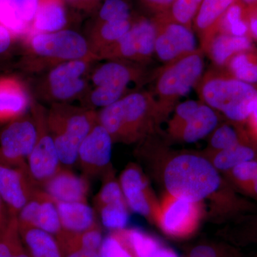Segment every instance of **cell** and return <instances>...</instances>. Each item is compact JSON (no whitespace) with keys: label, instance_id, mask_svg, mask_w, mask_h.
I'll return each instance as SVG.
<instances>
[{"label":"cell","instance_id":"6da1fadb","mask_svg":"<svg viewBox=\"0 0 257 257\" xmlns=\"http://www.w3.org/2000/svg\"><path fill=\"white\" fill-rule=\"evenodd\" d=\"M153 93H128L111 105L102 108L97 121L110 134L114 143L133 144L155 131L163 120Z\"/></svg>","mask_w":257,"mask_h":257},{"label":"cell","instance_id":"7a4b0ae2","mask_svg":"<svg viewBox=\"0 0 257 257\" xmlns=\"http://www.w3.org/2000/svg\"><path fill=\"white\" fill-rule=\"evenodd\" d=\"M200 101L229 121L244 125L257 103V88L214 67L203 74L195 87Z\"/></svg>","mask_w":257,"mask_h":257},{"label":"cell","instance_id":"3957f363","mask_svg":"<svg viewBox=\"0 0 257 257\" xmlns=\"http://www.w3.org/2000/svg\"><path fill=\"white\" fill-rule=\"evenodd\" d=\"M163 179L167 194L194 202L210 197L222 184L210 160L191 153L171 158L164 170Z\"/></svg>","mask_w":257,"mask_h":257},{"label":"cell","instance_id":"277c9868","mask_svg":"<svg viewBox=\"0 0 257 257\" xmlns=\"http://www.w3.org/2000/svg\"><path fill=\"white\" fill-rule=\"evenodd\" d=\"M47 127L55 142L60 162L71 167L78 161L79 147L97 124V114L92 109L56 104L46 116Z\"/></svg>","mask_w":257,"mask_h":257},{"label":"cell","instance_id":"5b68a950","mask_svg":"<svg viewBox=\"0 0 257 257\" xmlns=\"http://www.w3.org/2000/svg\"><path fill=\"white\" fill-rule=\"evenodd\" d=\"M204 52L200 48L165 64L155 76V93L165 119L182 96L190 92L202 78Z\"/></svg>","mask_w":257,"mask_h":257},{"label":"cell","instance_id":"8992f818","mask_svg":"<svg viewBox=\"0 0 257 257\" xmlns=\"http://www.w3.org/2000/svg\"><path fill=\"white\" fill-rule=\"evenodd\" d=\"M156 28L153 20L140 19L118 41L101 50L96 57L102 60L149 63L155 54Z\"/></svg>","mask_w":257,"mask_h":257},{"label":"cell","instance_id":"52a82bcc","mask_svg":"<svg viewBox=\"0 0 257 257\" xmlns=\"http://www.w3.org/2000/svg\"><path fill=\"white\" fill-rule=\"evenodd\" d=\"M202 214L201 202H190L167 194L158 204L153 220L166 234L184 238L197 229Z\"/></svg>","mask_w":257,"mask_h":257},{"label":"cell","instance_id":"ba28073f","mask_svg":"<svg viewBox=\"0 0 257 257\" xmlns=\"http://www.w3.org/2000/svg\"><path fill=\"white\" fill-rule=\"evenodd\" d=\"M30 47L38 57L57 62L94 57L87 40L73 30L36 33L30 39Z\"/></svg>","mask_w":257,"mask_h":257},{"label":"cell","instance_id":"9c48e42d","mask_svg":"<svg viewBox=\"0 0 257 257\" xmlns=\"http://www.w3.org/2000/svg\"><path fill=\"white\" fill-rule=\"evenodd\" d=\"M155 53L164 64L197 50L192 29L171 20L167 13L156 15Z\"/></svg>","mask_w":257,"mask_h":257},{"label":"cell","instance_id":"30bf717a","mask_svg":"<svg viewBox=\"0 0 257 257\" xmlns=\"http://www.w3.org/2000/svg\"><path fill=\"white\" fill-rule=\"evenodd\" d=\"M38 138L35 120L20 117L10 121L0 134V162L26 165Z\"/></svg>","mask_w":257,"mask_h":257},{"label":"cell","instance_id":"8fae6325","mask_svg":"<svg viewBox=\"0 0 257 257\" xmlns=\"http://www.w3.org/2000/svg\"><path fill=\"white\" fill-rule=\"evenodd\" d=\"M35 119L38 138L33 150L27 160L29 173L35 183L42 184L48 181L60 171V157L55 142L47 127L46 116L40 111H37Z\"/></svg>","mask_w":257,"mask_h":257},{"label":"cell","instance_id":"7c38bea8","mask_svg":"<svg viewBox=\"0 0 257 257\" xmlns=\"http://www.w3.org/2000/svg\"><path fill=\"white\" fill-rule=\"evenodd\" d=\"M36 183L28 165H13L0 162V194L11 217L19 212L36 192Z\"/></svg>","mask_w":257,"mask_h":257},{"label":"cell","instance_id":"4fadbf2b","mask_svg":"<svg viewBox=\"0 0 257 257\" xmlns=\"http://www.w3.org/2000/svg\"><path fill=\"white\" fill-rule=\"evenodd\" d=\"M114 143L110 134L99 123L94 125L79 147L78 161L87 175L108 171Z\"/></svg>","mask_w":257,"mask_h":257},{"label":"cell","instance_id":"5bb4252c","mask_svg":"<svg viewBox=\"0 0 257 257\" xmlns=\"http://www.w3.org/2000/svg\"><path fill=\"white\" fill-rule=\"evenodd\" d=\"M119 182L128 208L150 220L154 219L159 204L149 188L146 177L138 166L128 165L121 172Z\"/></svg>","mask_w":257,"mask_h":257},{"label":"cell","instance_id":"9a60e30c","mask_svg":"<svg viewBox=\"0 0 257 257\" xmlns=\"http://www.w3.org/2000/svg\"><path fill=\"white\" fill-rule=\"evenodd\" d=\"M17 219L19 226H33L52 235L63 231L56 203L45 191L37 189Z\"/></svg>","mask_w":257,"mask_h":257},{"label":"cell","instance_id":"2e32d148","mask_svg":"<svg viewBox=\"0 0 257 257\" xmlns=\"http://www.w3.org/2000/svg\"><path fill=\"white\" fill-rule=\"evenodd\" d=\"M143 64L130 61L111 60L101 64L93 72L92 84L127 92L128 86L143 81L147 76Z\"/></svg>","mask_w":257,"mask_h":257},{"label":"cell","instance_id":"e0dca14e","mask_svg":"<svg viewBox=\"0 0 257 257\" xmlns=\"http://www.w3.org/2000/svg\"><path fill=\"white\" fill-rule=\"evenodd\" d=\"M43 187L55 202H87L89 190L87 179L66 169L61 168Z\"/></svg>","mask_w":257,"mask_h":257},{"label":"cell","instance_id":"ac0fdd59","mask_svg":"<svg viewBox=\"0 0 257 257\" xmlns=\"http://www.w3.org/2000/svg\"><path fill=\"white\" fill-rule=\"evenodd\" d=\"M238 0H203L192 25L205 54L209 44L218 35L219 24L228 8Z\"/></svg>","mask_w":257,"mask_h":257},{"label":"cell","instance_id":"d6986e66","mask_svg":"<svg viewBox=\"0 0 257 257\" xmlns=\"http://www.w3.org/2000/svg\"><path fill=\"white\" fill-rule=\"evenodd\" d=\"M28 104V94L18 80L0 79V122L22 117Z\"/></svg>","mask_w":257,"mask_h":257},{"label":"cell","instance_id":"ffe728a7","mask_svg":"<svg viewBox=\"0 0 257 257\" xmlns=\"http://www.w3.org/2000/svg\"><path fill=\"white\" fill-rule=\"evenodd\" d=\"M219 121L217 111L202 102L173 138L186 143H197L210 135L217 127Z\"/></svg>","mask_w":257,"mask_h":257},{"label":"cell","instance_id":"44dd1931","mask_svg":"<svg viewBox=\"0 0 257 257\" xmlns=\"http://www.w3.org/2000/svg\"><path fill=\"white\" fill-rule=\"evenodd\" d=\"M55 203L63 231L80 234L97 225L94 211L87 202Z\"/></svg>","mask_w":257,"mask_h":257},{"label":"cell","instance_id":"7402d4cb","mask_svg":"<svg viewBox=\"0 0 257 257\" xmlns=\"http://www.w3.org/2000/svg\"><path fill=\"white\" fill-rule=\"evenodd\" d=\"M252 42L248 36L218 34L211 40L205 55H208L216 67L224 68L233 56L253 48Z\"/></svg>","mask_w":257,"mask_h":257},{"label":"cell","instance_id":"603a6c76","mask_svg":"<svg viewBox=\"0 0 257 257\" xmlns=\"http://www.w3.org/2000/svg\"><path fill=\"white\" fill-rule=\"evenodd\" d=\"M63 0H39L33 28L39 33L60 31L67 25Z\"/></svg>","mask_w":257,"mask_h":257},{"label":"cell","instance_id":"cb8c5ba5","mask_svg":"<svg viewBox=\"0 0 257 257\" xmlns=\"http://www.w3.org/2000/svg\"><path fill=\"white\" fill-rule=\"evenodd\" d=\"M19 230L31 257H62L53 235L33 226H19Z\"/></svg>","mask_w":257,"mask_h":257},{"label":"cell","instance_id":"d4e9b609","mask_svg":"<svg viewBox=\"0 0 257 257\" xmlns=\"http://www.w3.org/2000/svg\"><path fill=\"white\" fill-rule=\"evenodd\" d=\"M211 162L218 171L228 172L236 165L247 162V161L256 160L257 144L249 141L239 144L212 154Z\"/></svg>","mask_w":257,"mask_h":257},{"label":"cell","instance_id":"484cf974","mask_svg":"<svg viewBox=\"0 0 257 257\" xmlns=\"http://www.w3.org/2000/svg\"><path fill=\"white\" fill-rule=\"evenodd\" d=\"M134 257H155L162 245L158 240L138 229L113 231Z\"/></svg>","mask_w":257,"mask_h":257},{"label":"cell","instance_id":"4316f807","mask_svg":"<svg viewBox=\"0 0 257 257\" xmlns=\"http://www.w3.org/2000/svg\"><path fill=\"white\" fill-rule=\"evenodd\" d=\"M209 151L211 154L226 150L239 144L252 141L243 125L228 121L218 125L211 134Z\"/></svg>","mask_w":257,"mask_h":257},{"label":"cell","instance_id":"83f0119b","mask_svg":"<svg viewBox=\"0 0 257 257\" xmlns=\"http://www.w3.org/2000/svg\"><path fill=\"white\" fill-rule=\"evenodd\" d=\"M235 79L248 84H257V50L239 52L230 59L224 67Z\"/></svg>","mask_w":257,"mask_h":257},{"label":"cell","instance_id":"f1b7e54d","mask_svg":"<svg viewBox=\"0 0 257 257\" xmlns=\"http://www.w3.org/2000/svg\"><path fill=\"white\" fill-rule=\"evenodd\" d=\"M133 22L130 20L118 21L102 22L96 29L93 37L91 52L96 55L103 49L118 41L131 28Z\"/></svg>","mask_w":257,"mask_h":257},{"label":"cell","instance_id":"f546056e","mask_svg":"<svg viewBox=\"0 0 257 257\" xmlns=\"http://www.w3.org/2000/svg\"><path fill=\"white\" fill-rule=\"evenodd\" d=\"M218 34L236 37L248 36L246 5L241 0L231 5L223 15Z\"/></svg>","mask_w":257,"mask_h":257},{"label":"cell","instance_id":"4dcf8cb0","mask_svg":"<svg viewBox=\"0 0 257 257\" xmlns=\"http://www.w3.org/2000/svg\"><path fill=\"white\" fill-rule=\"evenodd\" d=\"M92 58L88 57L57 64L54 68L51 69L47 75V85L50 87L84 77Z\"/></svg>","mask_w":257,"mask_h":257},{"label":"cell","instance_id":"1f68e13d","mask_svg":"<svg viewBox=\"0 0 257 257\" xmlns=\"http://www.w3.org/2000/svg\"><path fill=\"white\" fill-rule=\"evenodd\" d=\"M28 251L20 236L17 217H11L5 229L0 231V257H27Z\"/></svg>","mask_w":257,"mask_h":257},{"label":"cell","instance_id":"d6a6232c","mask_svg":"<svg viewBox=\"0 0 257 257\" xmlns=\"http://www.w3.org/2000/svg\"><path fill=\"white\" fill-rule=\"evenodd\" d=\"M103 226L113 231L126 229L128 221V207L126 204L105 205L99 209Z\"/></svg>","mask_w":257,"mask_h":257},{"label":"cell","instance_id":"836d02e7","mask_svg":"<svg viewBox=\"0 0 257 257\" xmlns=\"http://www.w3.org/2000/svg\"><path fill=\"white\" fill-rule=\"evenodd\" d=\"M203 0H174L167 14L171 20L192 29L193 21Z\"/></svg>","mask_w":257,"mask_h":257},{"label":"cell","instance_id":"e575fe53","mask_svg":"<svg viewBox=\"0 0 257 257\" xmlns=\"http://www.w3.org/2000/svg\"><path fill=\"white\" fill-rule=\"evenodd\" d=\"M94 201L98 209L109 204H126L119 182L108 173Z\"/></svg>","mask_w":257,"mask_h":257},{"label":"cell","instance_id":"d590c367","mask_svg":"<svg viewBox=\"0 0 257 257\" xmlns=\"http://www.w3.org/2000/svg\"><path fill=\"white\" fill-rule=\"evenodd\" d=\"M202 101L188 100L180 103L174 109L173 116L169 121L167 132L172 138L177 135L184 124L192 117L198 107L202 104Z\"/></svg>","mask_w":257,"mask_h":257},{"label":"cell","instance_id":"8d00e7d4","mask_svg":"<svg viewBox=\"0 0 257 257\" xmlns=\"http://www.w3.org/2000/svg\"><path fill=\"white\" fill-rule=\"evenodd\" d=\"M87 81L84 77L71 81V82L56 84L48 87L50 95L58 101H65L73 99L85 90Z\"/></svg>","mask_w":257,"mask_h":257},{"label":"cell","instance_id":"74e56055","mask_svg":"<svg viewBox=\"0 0 257 257\" xmlns=\"http://www.w3.org/2000/svg\"><path fill=\"white\" fill-rule=\"evenodd\" d=\"M0 25L14 35H23L28 30V24L18 16L9 0H0Z\"/></svg>","mask_w":257,"mask_h":257},{"label":"cell","instance_id":"f35d334b","mask_svg":"<svg viewBox=\"0 0 257 257\" xmlns=\"http://www.w3.org/2000/svg\"><path fill=\"white\" fill-rule=\"evenodd\" d=\"M99 18L102 22L130 20V7L124 0H106L99 11Z\"/></svg>","mask_w":257,"mask_h":257},{"label":"cell","instance_id":"ab89813d","mask_svg":"<svg viewBox=\"0 0 257 257\" xmlns=\"http://www.w3.org/2000/svg\"><path fill=\"white\" fill-rule=\"evenodd\" d=\"M187 257H241V253L234 246L199 244L190 250Z\"/></svg>","mask_w":257,"mask_h":257},{"label":"cell","instance_id":"60d3db41","mask_svg":"<svg viewBox=\"0 0 257 257\" xmlns=\"http://www.w3.org/2000/svg\"><path fill=\"white\" fill-rule=\"evenodd\" d=\"M99 253V257H134L114 232L104 238Z\"/></svg>","mask_w":257,"mask_h":257},{"label":"cell","instance_id":"b9f144b4","mask_svg":"<svg viewBox=\"0 0 257 257\" xmlns=\"http://www.w3.org/2000/svg\"><path fill=\"white\" fill-rule=\"evenodd\" d=\"M20 19L25 23H32L36 15L39 0H9Z\"/></svg>","mask_w":257,"mask_h":257},{"label":"cell","instance_id":"7bdbcfd3","mask_svg":"<svg viewBox=\"0 0 257 257\" xmlns=\"http://www.w3.org/2000/svg\"><path fill=\"white\" fill-rule=\"evenodd\" d=\"M243 242L257 243V216L249 221L241 231Z\"/></svg>","mask_w":257,"mask_h":257},{"label":"cell","instance_id":"ee69618b","mask_svg":"<svg viewBox=\"0 0 257 257\" xmlns=\"http://www.w3.org/2000/svg\"><path fill=\"white\" fill-rule=\"evenodd\" d=\"M143 3L157 15L164 14L170 10L174 0H143Z\"/></svg>","mask_w":257,"mask_h":257},{"label":"cell","instance_id":"f6af8a7d","mask_svg":"<svg viewBox=\"0 0 257 257\" xmlns=\"http://www.w3.org/2000/svg\"><path fill=\"white\" fill-rule=\"evenodd\" d=\"M245 125L246 130L251 140L257 144V103L250 114Z\"/></svg>","mask_w":257,"mask_h":257},{"label":"cell","instance_id":"bcb514c9","mask_svg":"<svg viewBox=\"0 0 257 257\" xmlns=\"http://www.w3.org/2000/svg\"><path fill=\"white\" fill-rule=\"evenodd\" d=\"M12 44V33L0 25V55L7 52Z\"/></svg>","mask_w":257,"mask_h":257},{"label":"cell","instance_id":"7dc6e473","mask_svg":"<svg viewBox=\"0 0 257 257\" xmlns=\"http://www.w3.org/2000/svg\"><path fill=\"white\" fill-rule=\"evenodd\" d=\"M242 193L257 200V167Z\"/></svg>","mask_w":257,"mask_h":257},{"label":"cell","instance_id":"c3c4849f","mask_svg":"<svg viewBox=\"0 0 257 257\" xmlns=\"http://www.w3.org/2000/svg\"><path fill=\"white\" fill-rule=\"evenodd\" d=\"M10 219H11V216H10L8 208L5 205L4 201L0 194V231L6 227Z\"/></svg>","mask_w":257,"mask_h":257},{"label":"cell","instance_id":"681fc988","mask_svg":"<svg viewBox=\"0 0 257 257\" xmlns=\"http://www.w3.org/2000/svg\"><path fill=\"white\" fill-rule=\"evenodd\" d=\"M155 257H179V255L172 248L161 246Z\"/></svg>","mask_w":257,"mask_h":257},{"label":"cell","instance_id":"f907efd6","mask_svg":"<svg viewBox=\"0 0 257 257\" xmlns=\"http://www.w3.org/2000/svg\"><path fill=\"white\" fill-rule=\"evenodd\" d=\"M66 257H87L84 249L80 248H68Z\"/></svg>","mask_w":257,"mask_h":257},{"label":"cell","instance_id":"816d5d0a","mask_svg":"<svg viewBox=\"0 0 257 257\" xmlns=\"http://www.w3.org/2000/svg\"><path fill=\"white\" fill-rule=\"evenodd\" d=\"M241 1L246 6H250V5L256 4L257 3V0H241Z\"/></svg>","mask_w":257,"mask_h":257}]
</instances>
